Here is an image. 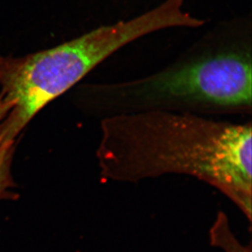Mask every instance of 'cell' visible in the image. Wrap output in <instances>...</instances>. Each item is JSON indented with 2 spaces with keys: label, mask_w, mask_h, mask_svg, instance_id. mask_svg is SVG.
<instances>
[{
  "label": "cell",
  "mask_w": 252,
  "mask_h": 252,
  "mask_svg": "<svg viewBox=\"0 0 252 252\" xmlns=\"http://www.w3.org/2000/svg\"><path fill=\"white\" fill-rule=\"evenodd\" d=\"M252 123L151 110L100 120L96 156L105 178L137 182L187 174L219 189L252 220Z\"/></svg>",
  "instance_id": "cell-1"
},
{
  "label": "cell",
  "mask_w": 252,
  "mask_h": 252,
  "mask_svg": "<svg viewBox=\"0 0 252 252\" xmlns=\"http://www.w3.org/2000/svg\"><path fill=\"white\" fill-rule=\"evenodd\" d=\"M89 91L101 119L151 110L250 114L251 19L219 25L160 71L126 81L94 84Z\"/></svg>",
  "instance_id": "cell-2"
},
{
  "label": "cell",
  "mask_w": 252,
  "mask_h": 252,
  "mask_svg": "<svg viewBox=\"0 0 252 252\" xmlns=\"http://www.w3.org/2000/svg\"><path fill=\"white\" fill-rule=\"evenodd\" d=\"M9 105L0 95V124L9 110ZM14 145L0 146V200L17 198V194L12 191L14 181L11 172Z\"/></svg>",
  "instance_id": "cell-4"
},
{
  "label": "cell",
  "mask_w": 252,
  "mask_h": 252,
  "mask_svg": "<svg viewBox=\"0 0 252 252\" xmlns=\"http://www.w3.org/2000/svg\"><path fill=\"white\" fill-rule=\"evenodd\" d=\"M186 0H164L127 20L104 25L55 48L22 57L0 56L1 97L9 110L0 146L14 145L29 122L110 56L134 41L168 29H190Z\"/></svg>",
  "instance_id": "cell-3"
}]
</instances>
